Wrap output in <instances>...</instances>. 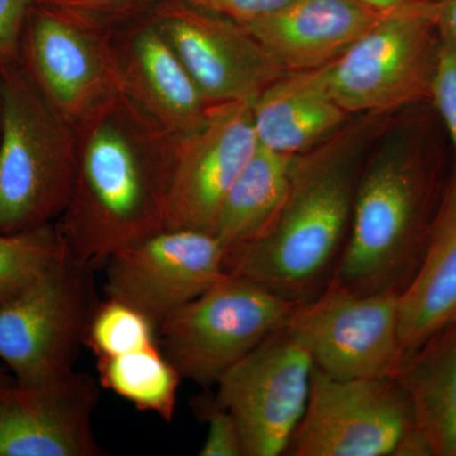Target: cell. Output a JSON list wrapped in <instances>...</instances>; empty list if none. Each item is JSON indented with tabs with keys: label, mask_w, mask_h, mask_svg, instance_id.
Here are the masks:
<instances>
[{
	"label": "cell",
	"mask_w": 456,
	"mask_h": 456,
	"mask_svg": "<svg viewBox=\"0 0 456 456\" xmlns=\"http://www.w3.org/2000/svg\"><path fill=\"white\" fill-rule=\"evenodd\" d=\"M70 200L55 222L66 253L94 268L167 230L178 134L114 93L75 127Z\"/></svg>",
	"instance_id": "6da1fadb"
},
{
	"label": "cell",
	"mask_w": 456,
	"mask_h": 456,
	"mask_svg": "<svg viewBox=\"0 0 456 456\" xmlns=\"http://www.w3.org/2000/svg\"><path fill=\"white\" fill-rule=\"evenodd\" d=\"M383 114H362L294 158L283 207L263 235L227 251L224 270L290 301H311L331 281L349 232L362 159Z\"/></svg>",
	"instance_id": "7a4b0ae2"
},
{
	"label": "cell",
	"mask_w": 456,
	"mask_h": 456,
	"mask_svg": "<svg viewBox=\"0 0 456 456\" xmlns=\"http://www.w3.org/2000/svg\"><path fill=\"white\" fill-rule=\"evenodd\" d=\"M450 179L421 131L388 139L360 170L330 283L355 294L403 292L424 259Z\"/></svg>",
	"instance_id": "3957f363"
},
{
	"label": "cell",
	"mask_w": 456,
	"mask_h": 456,
	"mask_svg": "<svg viewBox=\"0 0 456 456\" xmlns=\"http://www.w3.org/2000/svg\"><path fill=\"white\" fill-rule=\"evenodd\" d=\"M0 233L55 224L73 191L77 131L20 61L0 69Z\"/></svg>",
	"instance_id": "277c9868"
},
{
	"label": "cell",
	"mask_w": 456,
	"mask_h": 456,
	"mask_svg": "<svg viewBox=\"0 0 456 456\" xmlns=\"http://www.w3.org/2000/svg\"><path fill=\"white\" fill-rule=\"evenodd\" d=\"M439 11V2L411 0L386 12L327 65V86L338 106L362 116L431 102L440 55Z\"/></svg>",
	"instance_id": "5b68a950"
},
{
	"label": "cell",
	"mask_w": 456,
	"mask_h": 456,
	"mask_svg": "<svg viewBox=\"0 0 456 456\" xmlns=\"http://www.w3.org/2000/svg\"><path fill=\"white\" fill-rule=\"evenodd\" d=\"M299 305L226 273L158 327L159 345L183 379L208 388L281 329Z\"/></svg>",
	"instance_id": "8992f818"
},
{
	"label": "cell",
	"mask_w": 456,
	"mask_h": 456,
	"mask_svg": "<svg viewBox=\"0 0 456 456\" xmlns=\"http://www.w3.org/2000/svg\"><path fill=\"white\" fill-rule=\"evenodd\" d=\"M94 266L66 253L28 290L0 305V360L18 386L74 371L99 305Z\"/></svg>",
	"instance_id": "52a82bcc"
},
{
	"label": "cell",
	"mask_w": 456,
	"mask_h": 456,
	"mask_svg": "<svg viewBox=\"0 0 456 456\" xmlns=\"http://www.w3.org/2000/svg\"><path fill=\"white\" fill-rule=\"evenodd\" d=\"M314 369L310 351L287 322L221 378L215 397L235 419L244 456L287 454Z\"/></svg>",
	"instance_id": "ba28073f"
},
{
	"label": "cell",
	"mask_w": 456,
	"mask_h": 456,
	"mask_svg": "<svg viewBox=\"0 0 456 456\" xmlns=\"http://www.w3.org/2000/svg\"><path fill=\"white\" fill-rule=\"evenodd\" d=\"M18 61L51 107L74 127L119 92L98 16L32 3Z\"/></svg>",
	"instance_id": "9c48e42d"
},
{
	"label": "cell",
	"mask_w": 456,
	"mask_h": 456,
	"mask_svg": "<svg viewBox=\"0 0 456 456\" xmlns=\"http://www.w3.org/2000/svg\"><path fill=\"white\" fill-rule=\"evenodd\" d=\"M399 296L355 294L329 283L297 307L288 326L310 351L314 368L335 379L395 378L403 365Z\"/></svg>",
	"instance_id": "30bf717a"
},
{
	"label": "cell",
	"mask_w": 456,
	"mask_h": 456,
	"mask_svg": "<svg viewBox=\"0 0 456 456\" xmlns=\"http://www.w3.org/2000/svg\"><path fill=\"white\" fill-rule=\"evenodd\" d=\"M415 424L411 399L395 377L335 379L314 368L287 454L393 456Z\"/></svg>",
	"instance_id": "8fae6325"
},
{
	"label": "cell",
	"mask_w": 456,
	"mask_h": 456,
	"mask_svg": "<svg viewBox=\"0 0 456 456\" xmlns=\"http://www.w3.org/2000/svg\"><path fill=\"white\" fill-rule=\"evenodd\" d=\"M224 257L212 233L167 228L108 257L104 293L158 329L226 274Z\"/></svg>",
	"instance_id": "7c38bea8"
},
{
	"label": "cell",
	"mask_w": 456,
	"mask_h": 456,
	"mask_svg": "<svg viewBox=\"0 0 456 456\" xmlns=\"http://www.w3.org/2000/svg\"><path fill=\"white\" fill-rule=\"evenodd\" d=\"M151 12L208 104L253 102L283 70L242 23L183 0Z\"/></svg>",
	"instance_id": "4fadbf2b"
},
{
	"label": "cell",
	"mask_w": 456,
	"mask_h": 456,
	"mask_svg": "<svg viewBox=\"0 0 456 456\" xmlns=\"http://www.w3.org/2000/svg\"><path fill=\"white\" fill-rule=\"evenodd\" d=\"M257 146L251 102L211 104L196 128L176 137L167 228L212 233L228 191Z\"/></svg>",
	"instance_id": "5bb4252c"
},
{
	"label": "cell",
	"mask_w": 456,
	"mask_h": 456,
	"mask_svg": "<svg viewBox=\"0 0 456 456\" xmlns=\"http://www.w3.org/2000/svg\"><path fill=\"white\" fill-rule=\"evenodd\" d=\"M151 4L102 16L104 38L119 90L167 130L182 134L203 121L211 104L156 22Z\"/></svg>",
	"instance_id": "9a60e30c"
},
{
	"label": "cell",
	"mask_w": 456,
	"mask_h": 456,
	"mask_svg": "<svg viewBox=\"0 0 456 456\" xmlns=\"http://www.w3.org/2000/svg\"><path fill=\"white\" fill-rule=\"evenodd\" d=\"M101 384L71 371L36 387L0 391V456H103L93 430Z\"/></svg>",
	"instance_id": "2e32d148"
},
{
	"label": "cell",
	"mask_w": 456,
	"mask_h": 456,
	"mask_svg": "<svg viewBox=\"0 0 456 456\" xmlns=\"http://www.w3.org/2000/svg\"><path fill=\"white\" fill-rule=\"evenodd\" d=\"M382 16L360 0H290L242 25L283 70L305 71L340 59Z\"/></svg>",
	"instance_id": "e0dca14e"
},
{
	"label": "cell",
	"mask_w": 456,
	"mask_h": 456,
	"mask_svg": "<svg viewBox=\"0 0 456 456\" xmlns=\"http://www.w3.org/2000/svg\"><path fill=\"white\" fill-rule=\"evenodd\" d=\"M260 146L296 156L331 139L349 122L327 86L326 66L287 71L251 102Z\"/></svg>",
	"instance_id": "ac0fdd59"
},
{
	"label": "cell",
	"mask_w": 456,
	"mask_h": 456,
	"mask_svg": "<svg viewBox=\"0 0 456 456\" xmlns=\"http://www.w3.org/2000/svg\"><path fill=\"white\" fill-rule=\"evenodd\" d=\"M456 323V182L450 179L421 265L399 296L403 362Z\"/></svg>",
	"instance_id": "d6986e66"
},
{
	"label": "cell",
	"mask_w": 456,
	"mask_h": 456,
	"mask_svg": "<svg viewBox=\"0 0 456 456\" xmlns=\"http://www.w3.org/2000/svg\"><path fill=\"white\" fill-rule=\"evenodd\" d=\"M395 379L412 403L434 456H456V323L432 336Z\"/></svg>",
	"instance_id": "ffe728a7"
},
{
	"label": "cell",
	"mask_w": 456,
	"mask_h": 456,
	"mask_svg": "<svg viewBox=\"0 0 456 456\" xmlns=\"http://www.w3.org/2000/svg\"><path fill=\"white\" fill-rule=\"evenodd\" d=\"M294 158L257 146L228 191L213 227L212 235L226 253L254 241L275 220L289 191Z\"/></svg>",
	"instance_id": "44dd1931"
},
{
	"label": "cell",
	"mask_w": 456,
	"mask_h": 456,
	"mask_svg": "<svg viewBox=\"0 0 456 456\" xmlns=\"http://www.w3.org/2000/svg\"><path fill=\"white\" fill-rule=\"evenodd\" d=\"M99 384L165 422L174 419L176 393L183 378L160 345L112 358H98Z\"/></svg>",
	"instance_id": "7402d4cb"
},
{
	"label": "cell",
	"mask_w": 456,
	"mask_h": 456,
	"mask_svg": "<svg viewBox=\"0 0 456 456\" xmlns=\"http://www.w3.org/2000/svg\"><path fill=\"white\" fill-rule=\"evenodd\" d=\"M56 224L14 233H0V305L28 290L65 254Z\"/></svg>",
	"instance_id": "603a6c76"
},
{
	"label": "cell",
	"mask_w": 456,
	"mask_h": 456,
	"mask_svg": "<svg viewBox=\"0 0 456 456\" xmlns=\"http://www.w3.org/2000/svg\"><path fill=\"white\" fill-rule=\"evenodd\" d=\"M158 329L139 311L121 302H99L90 320L86 346L98 358H112L156 346Z\"/></svg>",
	"instance_id": "cb8c5ba5"
},
{
	"label": "cell",
	"mask_w": 456,
	"mask_h": 456,
	"mask_svg": "<svg viewBox=\"0 0 456 456\" xmlns=\"http://www.w3.org/2000/svg\"><path fill=\"white\" fill-rule=\"evenodd\" d=\"M440 33L439 65L430 103L434 104L454 149L455 165L452 178L456 182V41L441 27Z\"/></svg>",
	"instance_id": "d4e9b609"
},
{
	"label": "cell",
	"mask_w": 456,
	"mask_h": 456,
	"mask_svg": "<svg viewBox=\"0 0 456 456\" xmlns=\"http://www.w3.org/2000/svg\"><path fill=\"white\" fill-rule=\"evenodd\" d=\"M196 411L207 424V437L200 456H244L241 436L235 419L218 403L215 395L194 399Z\"/></svg>",
	"instance_id": "484cf974"
},
{
	"label": "cell",
	"mask_w": 456,
	"mask_h": 456,
	"mask_svg": "<svg viewBox=\"0 0 456 456\" xmlns=\"http://www.w3.org/2000/svg\"><path fill=\"white\" fill-rule=\"evenodd\" d=\"M32 0H0V69L20 57V36Z\"/></svg>",
	"instance_id": "4316f807"
},
{
	"label": "cell",
	"mask_w": 456,
	"mask_h": 456,
	"mask_svg": "<svg viewBox=\"0 0 456 456\" xmlns=\"http://www.w3.org/2000/svg\"><path fill=\"white\" fill-rule=\"evenodd\" d=\"M183 2L215 12L240 23H248L257 18L268 16L273 12L284 7L290 0H183Z\"/></svg>",
	"instance_id": "83f0119b"
},
{
	"label": "cell",
	"mask_w": 456,
	"mask_h": 456,
	"mask_svg": "<svg viewBox=\"0 0 456 456\" xmlns=\"http://www.w3.org/2000/svg\"><path fill=\"white\" fill-rule=\"evenodd\" d=\"M155 0H32L33 4L66 9L90 16H112L130 9L151 4Z\"/></svg>",
	"instance_id": "f1b7e54d"
},
{
	"label": "cell",
	"mask_w": 456,
	"mask_h": 456,
	"mask_svg": "<svg viewBox=\"0 0 456 456\" xmlns=\"http://www.w3.org/2000/svg\"><path fill=\"white\" fill-rule=\"evenodd\" d=\"M439 25L456 41V0H441Z\"/></svg>",
	"instance_id": "f546056e"
},
{
	"label": "cell",
	"mask_w": 456,
	"mask_h": 456,
	"mask_svg": "<svg viewBox=\"0 0 456 456\" xmlns=\"http://www.w3.org/2000/svg\"><path fill=\"white\" fill-rule=\"evenodd\" d=\"M360 2L365 3V4L370 5V7L377 9V11L386 13V12H391L393 9L402 7V5L406 4L411 0H360Z\"/></svg>",
	"instance_id": "4dcf8cb0"
},
{
	"label": "cell",
	"mask_w": 456,
	"mask_h": 456,
	"mask_svg": "<svg viewBox=\"0 0 456 456\" xmlns=\"http://www.w3.org/2000/svg\"><path fill=\"white\" fill-rule=\"evenodd\" d=\"M16 378L11 373L7 365L0 360V391L16 386Z\"/></svg>",
	"instance_id": "1f68e13d"
},
{
	"label": "cell",
	"mask_w": 456,
	"mask_h": 456,
	"mask_svg": "<svg viewBox=\"0 0 456 456\" xmlns=\"http://www.w3.org/2000/svg\"><path fill=\"white\" fill-rule=\"evenodd\" d=\"M0 130H2V98H0Z\"/></svg>",
	"instance_id": "d6a6232c"
},
{
	"label": "cell",
	"mask_w": 456,
	"mask_h": 456,
	"mask_svg": "<svg viewBox=\"0 0 456 456\" xmlns=\"http://www.w3.org/2000/svg\"><path fill=\"white\" fill-rule=\"evenodd\" d=\"M432 2H441V0H432Z\"/></svg>",
	"instance_id": "836d02e7"
}]
</instances>
